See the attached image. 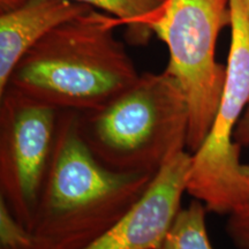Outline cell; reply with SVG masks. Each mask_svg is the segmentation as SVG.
Masks as SVG:
<instances>
[{
	"label": "cell",
	"instance_id": "obj_1",
	"mask_svg": "<svg viewBox=\"0 0 249 249\" xmlns=\"http://www.w3.org/2000/svg\"><path fill=\"white\" fill-rule=\"evenodd\" d=\"M155 176L114 172L83 141L79 111L61 110L53 156L29 231L37 249H83L116 224Z\"/></svg>",
	"mask_w": 249,
	"mask_h": 249
},
{
	"label": "cell",
	"instance_id": "obj_2",
	"mask_svg": "<svg viewBox=\"0 0 249 249\" xmlns=\"http://www.w3.org/2000/svg\"><path fill=\"white\" fill-rule=\"evenodd\" d=\"M118 26L93 8L60 24L20 59L7 87L59 110L103 107L141 75L113 35Z\"/></svg>",
	"mask_w": 249,
	"mask_h": 249
},
{
	"label": "cell",
	"instance_id": "obj_3",
	"mask_svg": "<svg viewBox=\"0 0 249 249\" xmlns=\"http://www.w3.org/2000/svg\"><path fill=\"white\" fill-rule=\"evenodd\" d=\"M188 107L177 80L145 73L101 107L79 112L83 141L114 172L155 176L187 150Z\"/></svg>",
	"mask_w": 249,
	"mask_h": 249
},
{
	"label": "cell",
	"instance_id": "obj_4",
	"mask_svg": "<svg viewBox=\"0 0 249 249\" xmlns=\"http://www.w3.org/2000/svg\"><path fill=\"white\" fill-rule=\"evenodd\" d=\"M230 18V0H166L149 23V30L169 50L165 71L186 98L191 154L209 134L222 99L226 66L216 60V43Z\"/></svg>",
	"mask_w": 249,
	"mask_h": 249
},
{
	"label": "cell",
	"instance_id": "obj_5",
	"mask_svg": "<svg viewBox=\"0 0 249 249\" xmlns=\"http://www.w3.org/2000/svg\"><path fill=\"white\" fill-rule=\"evenodd\" d=\"M231 45L219 107L209 134L192 154L187 193L208 211L229 214L249 201V163L240 160L234 134L249 102V7L230 0Z\"/></svg>",
	"mask_w": 249,
	"mask_h": 249
},
{
	"label": "cell",
	"instance_id": "obj_6",
	"mask_svg": "<svg viewBox=\"0 0 249 249\" xmlns=\"http://www.w3.org/2000/svg\"><path fill=\"white\" fill-rule=\"evenodd\" d=\"M60 111L12 87L0 93V197L28 229L53 156Z\"/></svg>",
	"mask_w": 249,
	"mask_h": 249
},
{
	"label": "cell",
	"instance_id": "obj_7",
	"mask_svg": "<svg viewBox=\"0 0 249 249\" xmlns=\"http://www.w3.org/2000/svg\"><path fill=\"white\" fill-rule=\"evenodd\" d=\"M192 154L181 151L155 174L136 203L83 249H160L181 210Z\"/></svg>",
	"mask_w": 249,
	"mask_h": 249
},
{
	"label": "cell",
	"instance_id": "obj_8",
	"mask_svg": "<svg viewBox=\"0 0 249 249\" xmlns=\"http://www.w3.org/2000/svg\"><path fill=\"white\" fill-rule=\"evenodd\" d=\"M92 7L71 0H24L0 14V93L20 59L60 24ZM95 9V8H93Z\"/></svg>",
	"mask_w": 249,
	"mask_h": 249
},
{
	"label": "cell",
	"instance_id": "obj_9",
	"mask_svg": "<svg viewBox=\"0 0 249 249\" xmlns=\"http://www.w3.org/2000/svg\"><path fill=\"white\" fill-rule=\"evenodd\" d=\"M207 213L198 200L180 210L160 249H213L207 231Z\"/></svg>",
	"mask_w": 249,
	"mask_h": 249
},
{
	"label": "cell",
	"instance_id": "obj_10",
	"mask_svg": "<svg viewBox=\"0 0 249 249\" xmlns=\"http://www.w3.org/2000/svg\"><path fill=\"white\" fill-rule=\"evenodd\" d=\"M95 9H102L118 20L120 26H128L133 33L144 36L149 23L158 14L166 0H71Z\"/></svg>",
	"mask_w": 249,
	"mask_h": 249
},
{
	"label": "cell",
	"instance_id": "obj_11",
	"mask_svg": "<svg viewBox=\"0 0 249 249\" xmlns=\"http://www.w3.org/2000/svg\"><path fill=\"white\" fill-rule=\"evenodd\" d=\"M0 249H37L33 233L0 197Z\"/></svg>",
	"mask_w": 249,
	"mask_h": 249
},
{
	"label": "cell",
	"instance_id": "obj_12",
	"mask_svg": "<svg viewBox=\"0 0 249 249\" xmlns=\"http://www.w3.org/2000/svg\"><path fill=\"white\" fill-rule=\"evenodd\" d=\"M226 233L236 248L249 249V201L229 213Z\"/></svg>",
	"mask_w": 249,
	"mask_h": 249
},
{
	"label": "cell",
	"instance_id": "obj_13",
	"mask_svg": "<svg viewBox=\"0 0 249 249\" xmlns=\"http://www.w3.org/2000/svg\"><path fill=\"white\" fill-rule=\"evenodd\" d=\"M234 141L241 147L242 145H245V147L249 145V102L240 121H239L238 127H236Z\"/></svg>",
	"mask_w": 249,
	"mask_h": 249
},
{
	"label": "cell",
	"instance_id": "obj_14",
	"mask_svg": "<svg viewBox=\"0 0 249 249\" xmlns=\"http://www.w3.org/2000/svg\"><path fill=\"white\" fill-rule=\"evenodd\" d=\"M247 4H248V7H249V0H247Z\"/></svg>",
	"mask_w": 249,
	"mask_h": 249
}]
</instances>
